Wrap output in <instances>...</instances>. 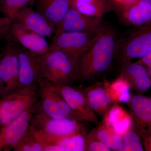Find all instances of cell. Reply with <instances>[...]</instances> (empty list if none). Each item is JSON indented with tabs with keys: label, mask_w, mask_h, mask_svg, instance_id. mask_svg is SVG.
<instances>
[{
	"label": "cell",
	"mask_w": 151,
	"mask_h": 151,
	"mask_svg": "<svg viewBox=\"0 0 151 151\" xmlns=\"http://www.w3.org/2000/svg\"><path fill=\"white\" fill-rule=\"evenodd\" d=\"M116 47V37L113 30L103 27L97 38L79 61V78L90 81L108 70Z\"/></svg>",
	"instance_id": "obj_1"
},
{
	"label": "cell",
	"mask_w": 151,
	"mask_h": 151,
	"mask_svg": "<svg viewBox=\"0 0 151 151\" xmlns=\"http://www.w3.org/2000/svg\"><path fill=\"white\" fill-rule=\"evenodd\" d=\"M41 76L50 83L71 85L80 79V60L58 50L40 55Z\"/></svg>",
	"instance_id": "obj_2"
},
{
	"label": "cell",
	"mask_w": 151,
	"mask_h": 151,
	"mask_svg": "<svg viewBox=\"0 0 151 151\" xmlns=\"http://www.w3.org/2000/svg\"><path fill=\"white\" fill-rule=\"evenodd\" d=\"M38 84L22 87L2 98L0 106V124L2 127L32 108L39 99Z\"/></svg>",
	"instance_id": "obj_3"
},
{
	"label": "cell",
	"mask_w": 151,
	"mask_h": 151,
	"mask_svg": "<svg viewBox=\"0 0 151 151\" xmlns=\"http://www.w3.org/2000/svg\"><path fill=\"white\" fill-rule=\"evenodd\" d=\"M38 84L40 100L36 103L39 109L34 111V113L40 112L56 119L68 118L84 122L82 116L69 107L49 81L41 77Z\"/></svg>",
	"instance_id": "obj_4"
},
{
	"label": "cell",
	"mask_w": 151,
	"mask_h": 151,
	"mask_svg": "<svg viewBox=\"0 0 151 151\" xmlns=\"http://www.w3.org/2000/svg\"><path fill=\"white\" fill-rule=\"evenodd\" d=\"M100 31L96 32L56 31L50 50H61L80 60L97 38Z\"/></svg>",
	"instance_id": "obj_5"
},
{
	"label": "cell",
	"mask_w": 151,
	"mask_h": 151,
	"mask_svg": "<svg viewBox=\"0 0 151 151\" xmlns=\"http://www.w3.org/2000/svg\"><path fill=\"white\" fill-rule=\"evenodd\" d=\"M80 122L71 119H56L40 112L34 113L30 127L37 131L53 136H62L84 131Z\"/></svg>",
	"instance_id": "obj_6"
},
{
	"label": "cell",
	"mask_w": 151,
	"mask_h": 151,
	"mask_svg": "<svg viewBox=\"0 0 151 151\" xmlns=\"http://www.w3.org/2000/svg\"><path fill=\"white\" fill-rule=\"evenodd\" d=\"M6 44L0 57V75L2 81L3 97L19 89V62L16 49L12 40Z\"/></svg>",
	"instance_id": "obj_7"
},
{
	"label": "cell",
	"mask_w": 151,
	"mask_h": 151,
	"mask_svg": "<svg viewBox=\"0 0 151 151\" xmlns=\"http://www.w3.org/2000/svg\"><path fill=\"white\" fill-rule=\"evenodd\" d=\"M50 83L69 107L82 116L84 122L92 123L96 126L100 124L97 115L89 106L82 89L71 85Z\"/></svg>",
	"instance_id": "obj_8"
},
{
	"label": "cell",
	"mask_w": 151,
	"mask_h": 151,
	"mask_svg": "<svg viewBox=\"0 0 151 151\" xmlns=\"http://www.w3.org/2000/svg\"><path fill=\"white\" fill-rule=\"evenodd\" d=\"M30 129L43 146L44 151H85L87 134L84 131L65 136H53Z\"/></svg>",
	"instance_id": "obj_9"
},
{
	"label": "cell",
	"mask_w": 151,
	"mask_h": 151,
	"mask_svg": "<svg viewBox=\"0 0 151 151\" xmlns=\"http://www.w3.org/2000/svg\"><path fill=\"white\" fill-rule=\"evenodd\" d=\"M151 49V23L139 27L125 42L120 61L122 65L132 60L140 58Z\"/></svg>",
	"instance_id": "obj_10"
},
{
	"label": "cell",
	"mask_w": 151,
	"mask_h": 151,
	"mask_svg": "<svg viewBox=\"0 0 151 151\" xmlns=\"http://www.w3.org/2000/svg\"><path fill=\"white\" fill-rule=\"evenodd\" d=\"M14 41L19 58V89L38 84L42 77L40 55L31 52Z\"/></svg>",
	"instance_id": "obj_11"
},
{
	"label": "cell",
	"mask_w": 151,
	"mask_h": 151,
	"mask_svg": "<svg viewBox=\"0 0 151 151\" xmlns=\"http://www.w3.org/2000/svg\"><path fill=\"white\" fill-rule=\"evenodd\" d=\"M33 106L2 127L0 131V151L13 149L27 132L34 114Z\"/></svg>",
	"instance_id": "obj_12"
},
{
	"label": "cell",
	"mask_w": 151,
	"mask_h": 151,
	"mask_svg": "<svg viewBox=\"0 0 151 151\" xmlns=\"http://www.w3.org/2000/svg\"><path fill=\"white\" fill-rule=\"evenodd\" d=\"M133 121V129L141 137L151 135V98L142 94L132 96L127 103Z\"/></svg>",
	"instance_id": "obj_13"
},
{
	"label": "cell",
	"mask_w": 151,
	"mask_h": 151,
	"mask_svg": "<svg viewBox=\"0 0 151 151\" xmlns=\"http://www.w3.org/2000/svg\"><path fill=\"white\" fill-rule=\"evenodd\" d=\"M103 27L102 18L86 15L70 7L56 31L96 32Z\"/></svg>",
	"instance_id": "obj_14"
},
{
	"label": "cell",
	"mask_w": 151,
	"mask_h": 151,
	"mask_svg": "<svg viewBox=\"0 0 151 151\" xmlns=\"http://www.w3.org/2000/svg\"><path fill=\"white\" fill-rule=\"evenodd\" d=\"M14 21L17 22L24 28L45 37H49L56 32V27L52 22L37 11L27 6L19 11Z\"/></svg>",
	"instance_id": "obj_15"
},
{
	"label": "cell",
	"mask_w": 151,
	"mask_h": 151,
	"mask_svg": "<svg viewBox=\"0 0 151 151\" xmlns=\"http://www.w3.org/2000/svg\"><path fill=\"white\" fill-rule=\"evenodd\" d=\"M9 36L37 55H42L49 50L50 45L45 37L24 28L17 22L12 23Z\"/></svg>",
	"instance_id": "obj_16"
},
{
	"label": "cell",
	"mask_w": 151,
	"mask_h": 151,
	"mask_svg": "<svg viewBox=\"0 0 151 151\" xmlns=\"http://www.w3.org/2000/svg\"><path fill=\"white\" fill-rule=\"evenodd\" d=\"M121 75L128 80L131 89L138 94L145 93L151 87V79L145 66L137 62H128L122 65Z\"/></svg>",
	"instance_id": "obj_17"
},
{
	"label": "cell",
	"mask_w": 151,
	"mask_h": 151,
	"mask_svg": "<svg viewBox=\"0 0 151 151\" xmlns=\"http://www.w3.org/2000/svg\"><path fill=\"white\" fill-rule=\"evenodd\" d=\"M103 123L115 133L123 136L133 129L132 116L118 103H114L103 117Z\"/></svg>",
	"instance_id": "obj_18"
},
{
	"label": "cell",
	"mask_w": 151,
	"mask_h": 151,
	"mask_svg": "<svg viewBox=\"0 0 151 151\" xmlns=\"http://www.w3.org/2000/svg\"><path fill=\"white\" fill-rule=\"evenodd\" d=\"M122 17L127 24L140 27L151 23V0H138L123 7Z\"/></svg>",
	"instance_id": "obj_19"
},
{
	"label": "cell",
	"mask_w": 151,
	"mask_h": 151,
	"mask_svg": "<svg viewBox=\"0 0 151 151\" xmlns=\"http://www.w3.org/2000/svg\"><path fill=\"white\" fill-rule=\"evenodd\" d=\"M71 7V0H38L37 11L56 28Z\"/></svg>",
	"instance_id": "obj_20"
},
{
	"label": "cell",
	"mask_w": 151,
	"mask_h": 151,
	"mask_svg": "<svg viewBox=\"0 0 151 151\" xmlns=\"http://www.w3.org/2000/svg\"><path fill=\"white\" fill-rule=\"evenodd\" d=\"M87 136L104 143L111 150L121 151L123 147V136L116 134L102 123L93 128Z\"/></svg>",
	"instance_id": "obj_21"
},
{
	"label": "cell",
	"mask_w": 151,
	"mask_h": 151,
	"mask_svg": "<svg viewBox=\"0 0 151 151\" xmlns=\"http://www.w3.org/2000/svg\"><path fill=\"white\" fill-rule=\"evenodd\" d=\"M71 7L86 15L100 18L111 9L108 0H71Z\"/></svg>",
	"instance_id": "obj_22"
},
{
	"label": "cell",
	"mask_w": 151,
	"mask_h": 151,
	"mask_svg": "<svg viewBox=\"0 0 151 151\" xmlns=\"http://www.w3.org/2000/svg\"><path fill=\"white\" fill-rule=\"evenodd\" d=\"M131 89L129 81L122 75L108 84V90L113 103H129L132 97Z\"/></svg>",
	"instance_id": "obj_23"
},
{
	"label": "cell",
	"mask_w": 151,
	"mask_h": 151,
	"mask_svg": "<svg viewBox=\"0 0 151 151\" xmlns=\"http://www.w3.org/2000/svg\"><path fill=\"white\" fill-rule=\"evenodd\" d=\"M108 81L97 82L83 89L88 104L92 111L97 114L108 92Z\"/></svg>",
	"instance_id": "obj_24"
},
{
	"label": "cell",
	"mask_w": 151,
	"mask_h": 151,
	"mask_svg": "<svg viewBox=\"0 0 151 151\" xmlns=\"http://www.w3.org/2000/svg\"><path fill=\"white\" fill-rule=\"evenodd\" d=\"M13 150L15 151H44L43 146L30 127Z\"/></svg>",
	"instance_id": "obj_25"
},
{
	"label": "cell",
	"mask_w": 151,
	"mask_h": 151,
	"mask_svg": "<svg viewBox=\"0 0 151 151\" xmlns=\"http://www.w3.org/2000/svg\"><path fill=\"white\" fill-rule=\"evenodd\" d=\"M32 0H0V12L13 22L20 10Z\"/></svg>",
	"instance_id": "obj_26"
},
{
	"label": "cell",
	"mask_w": 151,
	"mask_h": 151,
	"mask_svg": "<svg viewBox=\"0 0 151 151\" xmlns=\"http://www.w3.org/2000/svg\"><path fill=\"white\" fill-rule=\"evenodd\" d=\"M141 137L133 129L123 136V145L121 151H144Z\"/></svg>",
	"instance_id": "obj_27"
},
{
	"label": "cell",
	"mask_w": 151,
	"mask_h": 151,
	"mask_svg": "<svg viewBox=\"0 0 151 151\" xmlns=\"http://www.w3.org/2000/svg\"><path fill=\"white\" fill-rule=\"evenodd\" d=\"M85 151H111V150L102 142L87 137L86 134Z\"/></svg>",
	"instance_id": "obj_28"
},
{
	"label": "cell",
	"mask_w": 151,
	"mask_h": 151,
	"mask_svg": "<svg viewBox=\"0 0 151 151\" xmlns=\"http://www.w3.org/2000/svg\"><path fill=\"white\" fill-rule=\"evenodd\" d=\"M12 23L8 18L0 17V38L8 36Z\"/></svg>",
	"instance_id": "obj_29"
},
{
	"label": "cell",
	"mask_w": 151,
	"mask_h": 151,
	"mask_svg": "<svg viewBox=\"0 0 151 151\" xmlns=\"http://www.w3.org/2000/svg\"><path fill=\"white\" fill-rule=\"evenodd\" d=\"M137 62L146 67L151 65V49L145 55L139 58Z\"/></svg>",
	"instance_id": "obj_30"
},
{
	"label": "cell",
	"mask_w": 151,
	"mask_h": 151,
	"mask_svg": "<svg viewBox=\"0 0 151 151\" xmlns=\"http://www.w3.org/2000/svg\"><path fill=\"white\" fill-rule=\"evenodd\" d=\"M142 138L144 150L146 151H151V135Z\"/></svg>",
	"instance_id": "obj_31"
},
{
	"label": "cell",
	"mask_w": 151,
	"mask_h": 151,
	"mask_svg": "<svg viewBox=\"0 0 151 151\" xmlns=\"http://www.w3.org/2000/svg\"><path fill=\"white\" fill-rule=\"evenodd\" d=\"M114 2L122 6V7H126L132 5L138 0H113Z\"/></svg>",
	"instance_id": "obj_32"
},
{
	"label": "cell",
	"mask_w": 151,
	"mask_h": 151,
	"mask_svg": "<svg viewBox=\"0 0 151 151\" xmlns=\"http://www.w3.org/2000/svg\"><path fill=\"white\" fill-rule=\"evenodd\" d=\"M0 97H2V98L3 97V83L1 78V75H0Z\"/></svg>",
	"instance_id": "obj_33"
},
{
	"label": "cell",
	"mask_w": 151,
	"mask_h": 151,
	"mask_svg": "<svg viewBox=\"0 0 151 151\" xmlns=\"http://www.w3.org/2000/svg\"><path fill=\"white\" fill-rule=\"evenodd\" d=\"M146 68H147V72L149 77L151 79V65H149V66Z\"/></svg>",
	"instance_id": "obj_34"
},
{
	"label": "cell",
	"mask_w": 151,
	"mask_h": 151,
	"mask_svg": "<svg viewBox=\"0 0 151 151\" xmlns=\"http://www.w3.org/2000/svg\"><path fill=\"white\" fill-rule=\"evenodd\" d=\"M2 98L0 99V106H1V104L2 102Z\"/></svg>",
	"instance_id": "obj_35"
}]
</instances>
